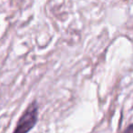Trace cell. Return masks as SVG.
I'll return each instance as SVG.
<instances>
[{"label": "cell", "mask_w": 133, "mask_h": 133, "mask_svg": "<svg viewBox=\"0 0 133 133\" xmlns=\"http://www.w3.org/2000/svg\"><path fill=\"white\" fill-rule=\"evenodd\" d=\"M123 133H133V124L130 125Z\"/></svg>", "instance_id": "obj_2"}, {"label": "cell", "mask_w": 133, "mask_h": 133, "mask_svg": "<svg viewBox=\"0 0 133 133\" xmlns=\"http://www.w3.org/2000/svg\"><path fill=\"white\" fill-rule=\"evenodd\" d=\"M38 103L34 100L24 110L16 125L13 133H28L38 121Z\"/></svg>", "instance_id": "obj_1"}]
</instances>
